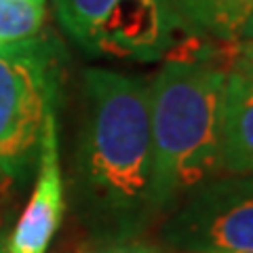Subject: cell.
<instances>
[{"instance_id":"obj_1","label":"cell","mask_w":253,"mask_h":253,"mask_svg":"<svg viewBox=\"0 0 253 253\" xmlns=\"http://www.w3.org/2000/svg\"><path fill=\"white\" fill-rule=\"evenodd\" d=\"M74 177L89 215L121 236L154 211L148 81L106 68L83 74Z\"/></svg>"},{"instance_id":"obj_2","label":"cell","mask_w":253,"mask_h":253,"mask_svg":"<svg viewBox=\"0 0 253 253\" xmlns=\"http://www.w3.org/2000/svg\"><path fill=\"white\" fill-rule=\"evenodd\" d=\"M228 70L203 57H173L148 81L152 205L173 207L219 175V131Z\"/></svg>"},{"instance_id":"obj_3","label":"cell","mask_w":253,"mask_h":253,"mask_svg":"<svg viewBox=\"0 0 253 253\" xmlns=\"http://www.w3.org/2000/svg\"><path fill=\"white\" fill-rule=\"evenodd\" d=\"M57 55L38 38L0 42V181L21 175L38 156L55 112Z\"/></svg>"},{"instance_id":"obj_4","label":"cell","mask_w":253,"mask_h":253,"mask_svg":"<svg viewBox=\"0 0 253 253\" xmlns=\"http://www.w3.org/2000/svg\"><path fill=\"white\" fill-rule=\"evenodd\" d=\"M163 239L173 253L253 249V175H219L194 186L173 205Z\"/></svg>"},{"instance_id":"obj_5","label":"cell","mask_w":253,"mask_h":253,"mask_svg":"<svg viewBox=\"0 0 253 253\" xmlns=\"http://www.w3.org/2000/svg\"><path fill=\"white\" fill-rule=\"evenodd\" d=\"M63 30L86 53L156 59L173 44L158 0H55Z\"/></svg>"},{"instance_id":"obj_6","label":"cell","mask_w":253,"mask_h":253,"mask_svg":"<svg viewBox=\"0 0 253 253\" xmlns=\"http://www.w3.org/2000/svg\"><path fill=\"white\" fill-rule=\"evenodd\" d=\"M63 177L59 167L57 121L55 112L46 118L41 150H38V177L32 196L23 209L17 226L6 241V253H46L55 232L61 224Z\"/></svg>"},{"instance_id":"obj_7","label":"cell","mask_w":253,"mask_h":253,"mask_svg":"<svg viewBox=\"0 0 253 253\" xmlns=\"http://www.w3.org/2000/svg\"><path fill=\"white\" fill-rule=\"evenodd\" d=\"M219 171L253 175V78L230 68L221 106Z\"/></svg>"},{"instance_id":"obj_8","label":"cell","mask_w":253,"mask_h":253,"mask_svg":"<svg viewBox=\"0 0 253 253\" xmlns=\"http://www.w3.org/2000/svg\"><path fill=\"white\" fill-rule=\"evenodd\" d=\"M175 32L194 41L234 44L243 38L253 0H158Z\"/></svg>"},{"instance_id":"obj_9","label":"cell","mask_w":253,"mask_h":253,"mask_svg":"<svg viewBox=\"0 0 253 253\" xmlns=\"http://www.w3.org/2000/svg\"><path fill=\"white\" fill-rule=\"evenodd\" d=\"M44 0H0V42H19L38 34Z\"/></svg>"},{"instance_id":"obj_10","label":"cell","mask_w":253,"mask_h":253,"mask_svg":"<svg viewBox=\"0 0 253 253\" xmlns=\"http://www.w3.org/2000/svg\"><path fill=\"white\" fill-rule=\"evenodd\" d=\"M95 253H163V251L144 241H135L129 239V236H116V239L104 243Z\"/></svg>"},{"instance_id":"obj_11","label":"cell","mask_w":253,"mask_h":253,"mask_svg":"<svg viewBox=\"0 0 253 253\" xmlns=\"http://www.w3.org/2000/svg\"><path fill=\"white\" fill-rule=\"evenodd\" d=\"M236 59L232 66H253V38H243V41L234 42Z\"/></svg>"},{"instance_id":"obj_12","label":"cell","mask_w":253,"mask_h":253,"mask_svg":"<svg viewBox=\"0 0 253 253\" xmlns=\"http://www.w3.org/2000/svg\"><path fill=\"white\" fill-rule=\"evenodd\" d=\"M4 184L0 181V253H6V241H9V232H6V211H4Z\"/></svg>"},{"instance_id":"obj_13","label":"cell","mask_w":253,"mask_h":253,"mask_svg":"<svg viewBox=\"0 0 253 253\" xmlns=\"http://www.w3.org/2000/svg\"><path fill=\"white\" fill-rule=\"evenodd\" d=\"M243 38H253V13H251V17H249V21H247V26H245ZM243 38H241V41H243Z\"/></svg>"},{"instance_id":"obj_14","label":"cell","mask_w":253,"mask_h":253,"mask_svg":"<svg viewBox=\"0 0 253 253\" xmlns=\"http://www.w3.org/2000/svg\"><path fill=\"white\" fill-rule=\"evenodd\" d=\"M230 70H239V72H243V74H247V76L253 78V66H232Z\"/></svg>"},{"instance_id":"obj_15","label":"cell","mask_w":253,"mask_h":253,"mask_svg":"<svg viewBox=\"0 0 253 253\" xmlns=\"http://www.w3.org/2000/svg\"><path fill=\"white\" fill-rule=\"evenodd\" d=\"M232 253H253V249H249V251H232Z\"/></svg>"}]
</instances>
